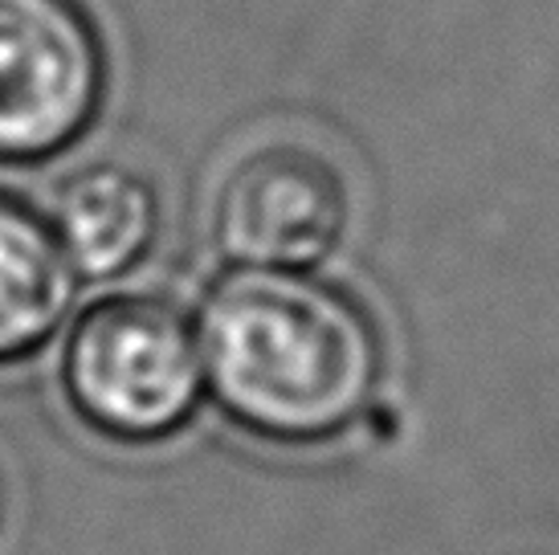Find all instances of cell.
I'll return each instance as SVG.
<instances>
[{"label":"cell","instance_id":"6da1fadb","mask_svg":"<svg viewBox=\"0 0 559 555\" xmlns=\"http://www.w3.org/2000/svg\"><path fill=\"white\" fill-rule=\"evenodd\" d=\"M197 343L221 409L282 446H319L359 425L384 371L368 310L307 270L234 265L204 294Z\"/></svg>","mask_w":559,"mask_h":555},{"label":"cell","instance_id":"7a4b0ae2","mask_svg":"<svg viewBox=\"0 0 559 555\" xmlns=\"http://www.w3.org/2000/svg\"><path fill=\"white\" fill-rule=\"evenodd\" d=\"M62 385L74 413L123 446L185 429L204 388L197 327L156 294H119L70 327Z\"/></svg>","mask_w":559,"mask_h":555},{"label":"cell","instance_id":"3957f363","mask_svg":"<svg viewBox=\"0 0 559 555\" xmlns=\"http://www.w3.org/2000/svg\"><path fill=\"white\" fill-rule=\"evenodd\" d=\"M107 46L82 0H0V160L41 164L91 131Z\"/></svg>","mask_w":559,"mask_h":555},{"label":"cell","instance_id":"277c9868","mask_svg":"<svg viewBox=\"0 0 559 555\" xmlns=\"http://www.w3.org/2000/svg\"><path fill=\"white\" fill-rule=\"evenodd\" d=\"M352 216L347 185L319 152L278 143L246 155L217 188L213 241L241 270H311Z\"/></svg>","mask_w":559,"mask_h":555},{"label":"cell","instance_id":"5b68a950","mask_svg":"<svg viewBox=\"0 0 559 555\" xmlns=\"http://www.w3.org/2000/svg\"><path fill=\"white\" fill-rule=\"evenodd\" d=\"M49 225L79 278L110 282L152 253L164 225L156 185L131 164H86L70 172L53 197Z\"/></svg>","mask_w":559,"mask_h":555},{"label":"cell","instance_id":"8992f818","mask_svg":"<svg viewBox=\"0 0 559 555\" xmlns=\"http://www.w3.org/2000/svg\"><path fill=\"white\" fill-rule=\"evenodd\" d=\"M74 286L49 216L0 192V364L37 352L66 323Z\"/></svg>","mask_w":559,"mask_h":555},{"label":"cell","instance_id":"52a82bcc","mask_svg":"<svg viewBox=\"0 0 559 555\" xmlns=\"http://www.w3.org/2000/svg\"><path fill=\"white\" fill-rule=\"evenodd\" d=\"M0 519H4V494H0Z\"/></svg>","mask_w":559,"mask_h":555}]
</instances>
